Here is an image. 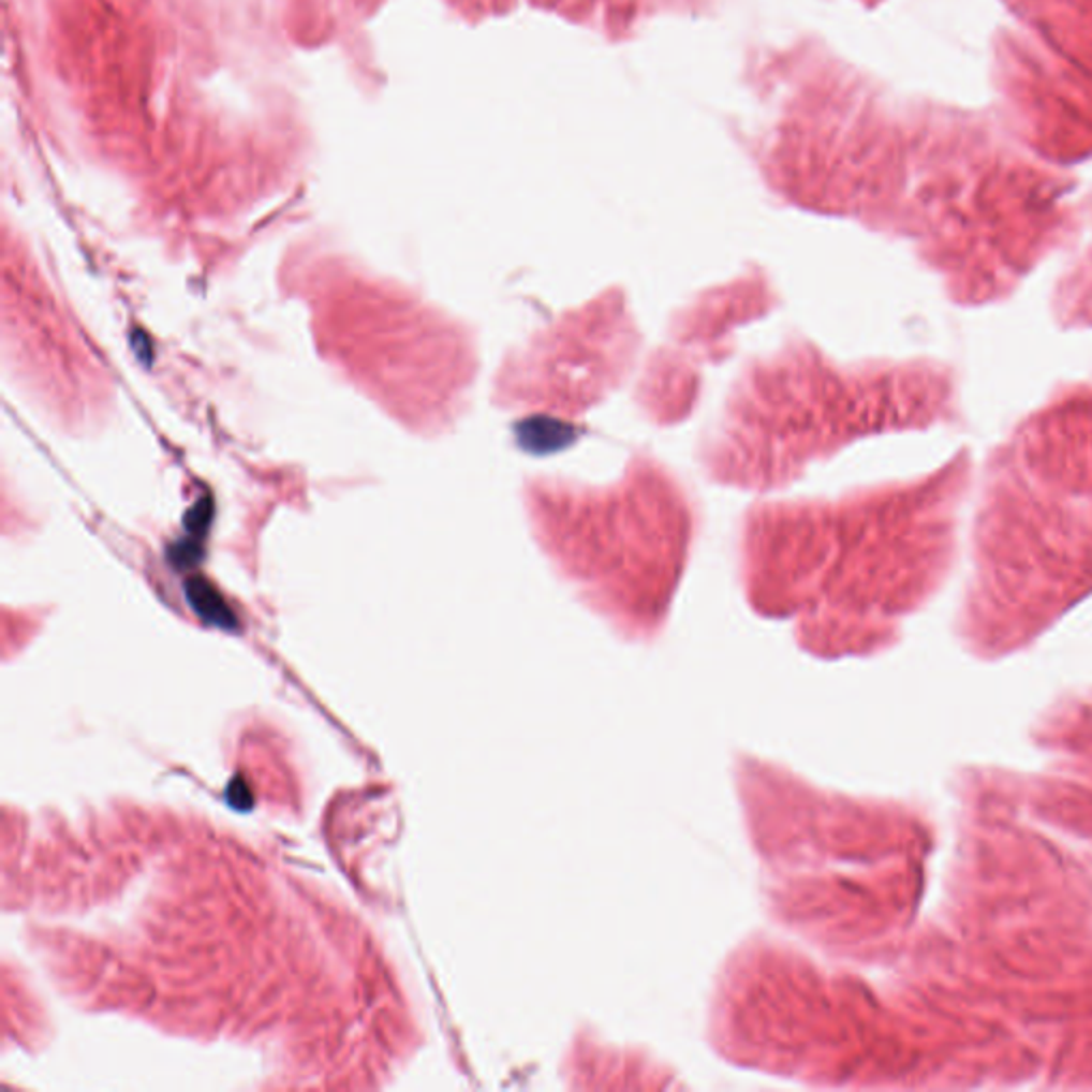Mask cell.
<instances>
[{
    "label": "cell",
    "mask_w": 1092,
    "mask_h": 1092,
    "mask_svg": "<svg viewBox=\"0 0 1092 1092\" xmlns=\"http://www.w3.org/2000/svg\"><path fill=\"white\" fill-rule=\"evenodd\" d=\"M188 600L194 608V613L211 623V625H218V628H228L233 630L235 628V615L233 610L226 606V602L222 600V595L205 580L201 578H194L188 582Z\"/></svg>",
    "instance_id": "cell-1"
},
{
    "label": "cell",
    "mask_w": 1092,
    "mask_h": 1092,
    "mask_svg": "<svg viewBox=\"0 0 1092 1092\" xmlns=\"http://www.w3.org/2000/svg\"><path fill=\"white\" fill-rule=\"evenodd\" d=\"M231 790H235V792H237V798H233V800H231V805H233V807H237V809H250L252 796H250L248 785H246V783H241V781H239V783H237V781H233V783H231Z\"/></svg>",
    "instance_id": "cell-2"
}]
</instances>
